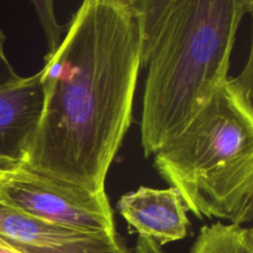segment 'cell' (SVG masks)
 I'll list each match as a JSON object with an SVG mask.
<instances>
[{
    "mask_svg": "<svg viewBox=\"0 0 253 253\" xmlns=\"http://www.w3.org/2000/svg\"><path fill=\"white\" fill-rule=\"evenodd\" d=\"M141 68L137 10L123 0H82L64 37L44 56L41 115L22 165L105 190L132 120Z\"/></svg>",
    "mask_w": 253,
    "mask_h": 253,
    "instance_id": "6da1fadb",
    "label": "cell"
},
{
    "mask_svg": "<svg viewBox=\"0 0 253 253\" xmlns=\"http://www.w3.org/2000/svg\"><path fill=\"white\" fill-rule=\"evenodd\" d=\"M253 0H170L147 64L141 115L146 157L172 141L229 78Z\"/></svg>",
    "mask_w": 253,
    "mask_h": 253,
    "instance_id": "7a4b0ae2",
    "label": "cell"
},
{
    "mask_svg": "<svg viewBox=\"0 0 253 253\" xmlns=\"http://www.w3.org/2000/svg\"><path fill=\"white\" fill-rule=\"evenodd\" d=\"M252 54L155 153L161 177L177 189L198 219L245 225L253 217Z\"/></svg>",
    "mask_w": 253,
    "mask_h": 253,
    "instance_id": "3957f363",
    "label": "cell"
},
{
    "mask_svg": "<svg viewBox=\"0 0 253 253\" xmlns=\"http://www.w3.org/2000/svg\"><path fill=\"white\" fill-rule=\"evenodd\" d=\"M0 203L42 221L116 234L105 190L91 192L42 174L22 163L0 167Z\"/></svg>",
    "mask_w": 253,
    "mask_h": 253,
    "instance_id": "277c9868",
    "label": "cell"
},
{
    "mask_svg": "<svg viewBox=\"0 0 253 253\" xmlns=\"http://www.w3.org/2000/svg\"><path fill=\"white\" fill-rule=\"evenodd\" d=\"M0 237L22 253H127L118 234L42 221L1 203Z\"/></svg>",
    "mask_w": 253,
    "mask_h": 253,
    "instance_id": "5b68a950",
    "label": "cell"
},
{
    "mask_svg": "<svg viewBox=\"0 0 253 253\" xmlns=\"http://www.w3.org/2000/svg\"><path fill=\"white\" fill-rule=\"evenodd\" d=\"M118 210L131 230L161 247L185 239L190 226L182 195L172 187H140L120 198Z\"/></svg>",
    "mask_w": 253,
    "mask_h": 253,
    "instance_id": "8992f818",
    "label": "cell"
},
{
    "mask_svg": "<svg viewBox=\"0 0 253 253\" xmlns=\"http://www.w3.org/2000/svg\"><path fill=\"white\" fill-rule=\"evenodd\" d=\"M41 109L40 71L0 86V167L24 161Z\"/></svg>",
    "mask_w": 253,
    "mask_h": 253,
    "instance_id": "52a82bcc",
    "label": "cell"
},
{
    "mask_svg": "<svg viewBox=\"0 0 253 253\" xmlns=\"http://www.w3.org/2000/svg\"><path fill=\"white\" fill-rule=\"evenodd\" d=\"M189 253H253V230L221 221L205 225Z\"/></svg>",
    "mask_w": 253,
    "mask_h": 253,
    "instance_id": "ba28073f",
    "label": "cell"
},
{
    "mask_svg": "<svg viewBox=\"0 0 253 253\" xmlns=\"http://www.w3.org/2000/svg\"><path fill=\"white\" fill-rule=\"evenodd\" d=\"M169 4L170 0H140L136 5L135 9L140 15L142 36V67L150 59Z\"/></svg>",
    "mask_w": 253,
    "mask_h": 253,
    "instance_id": "9c48e42d",
    "label": "cell"
},
{
    "mask_svg": "<svg viewBox=\"0 0 253 253\" xmlns=\"http://www.w3.org/2000/svg\"><path fill=\"white\" fill-rule=\"evenodd\" d=\"M41 29L46 39L48 52L53 51L62 40L66 26L59 24L54 10V0H31Z\"/></svg>",
    "mask_w": 253,
    "mask_h": 253,
    "instance_id": "30bf717a",
    "label": "cell"
},
{
    "mask_svg": "<svg viewBox=\"0 0 253 253\" xmlns=\"http://www.w3.org/2000/svg\"><path fill=\"white\" fill-rule=\"evenodd\" d=\"M5 42H6V36L0 29V86L16 82L21 77L16 73V71L7 58L6 52H5Z\"/></svg>",
    "mask_w": 253,
    "mask_h": 253,
    "instance_id": "8fae6325",
    "label": "cell"
},
{
    "mask_svg": "<svg viewBox=\"0 0 253 253\" xmlns=\"http://www.w3.org/2000/svg\"><path fill=\"white\" fill-rule=\"evenodd\" d=\"M135 253H165L162 247L153 240L138 237L135 246Z\"/></svg>",
    "mask_w": 253,
    "mask_h": 253,
    "instance_id": "7c38bea8",
    "label": "cell"
},
{
    "mask_svg": "<svg viewBox=\"0 0 253 253\" xmlns=\"http://www.w3.org/2000/svg\"><path fill=\"white\" fill-rule=\"evenodd\" d=\"M0 253H22L19 250L15 249L14 246L9 244V242L5 241L4 239L0 237Z\"/></svg>",
    "mask_w": 253,
    "mask_h": 253,
    "instance_id": "4fadbf2b",
    "label": "cell"
},
{
    "mask_svg": "<svg viewBox=\"0 0 253 253\" xmlns=\"http://www.w3.org/2000/svg\"><path fill=\"white\" fill-rule=\"evenodd\" d=\"M123 1L127 2V4L132 5V6H133V7H136V5H137V2H138V1H140V0H123Z\"/></svg>",
    "mask_w": 253,
    "mask_h": 253,
    "instance_id": "5bb4252c",
    "label": "cell"
}]
</instances>
